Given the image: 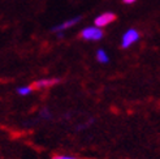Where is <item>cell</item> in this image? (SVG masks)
I'll return each instance as SVG.
<instances>
[{"label": "cell", "instance_id": "9c48e42d", "mask_svg": "<svg viewBox=\"0 0 160 159\" xmlns=\"http://www.w3.org/2000/svg\"><path fill=\"white\" fill-rule=\"evenodd\" d=\"M51 159H79L76 155H69V154H56Z\"/></svg>", "mask_w": 160, "mask_h": 159}, {"label": "cell", "instance_id": "6da1fadb", "mask_svg": "<svg viewBox=\"0 0 160 159\" xmlns=\"http://www.w3.org/2000/svg\"><path fill=\"white\" fill-rule=\"evenodd\" d=\"M79 35H81V38L85 39V41L98 42L104 37V31H103L102 29H99V28H97V26H87V28L81 30V34Z\"/></svg>", "mask_w": 160, "mask_h": 159}, {"label": "cell", "instance_id": "7a4b0ae2", "mask_svg": "<svg viewBox=\"0 0 160 159\" xmlns=\"http://www.w3.org/2000/svg\"><path fill=\"white\" fill-rule=\"evenodd\" d=\"M139 38H141V34L137 29H134V28L128 29L121 38V47L124 50L129 49V47H132L135 42L139 41Z\"/></svg>", "mask_w": 160, "mask_h": 159}, {"label": "cell", "instance_id": "ba28073f", "mask_svg": "<svg viewBox=\"0 0 160 159\" xmlns=\"http://www.w3.org/2000/svg\"><path fill=\"white\" fill-rule=\"evenodd\" d=\"M39 116H41V119H43V120H51L52 112L50 111L48 107H43V108H41V111H39Z\"/></svg>", "mask_w": 160, "mask_h": 159}, {"label": "cell", "instance_id": "52a82bcc", "mask_svg": "<svg viewBox=\"0 0 160 159\" xmlns=\"http://www.w3.org/2000/svg\"><path fill=\"white\" fill-rule=\"evenodd\" d=\"M97 60H98L99 63H102V64H108L109 56H108V54H107L104 50L99 49V50L97 51Z\"/></svg>", "mask_w": 160, "mask_h": 159}, {"label": "cell", "instance_id": "8992f818", "mask_svg": "<svg viewBox=\"0 0 160 159\" xmlns=\"http://www.w3.org/2000/svg\"><path fill=\"white\" fill-rule=\"evenodd\" d=\"M33 91H34V89H33V86H30V85L20 86V87L16 89V93H17L18 95H21V97H26V95H30Z\"/></svg>", "mask_w": 160, "mask_h": 159}, {"label": "cell", "instance_id": "277c9868", "mask_svg": "<svg viewBox=\"0 0 160 159\" xmlns=\"http://www.w3.org/2000/svg\"><path fill=\"white\" fill-rule=\"evenodd\" d=\"M60 82H61V78H59V77L41 78V80H37L33 84V89L34 90H44V89H48V87H52L55 85H59Z\"/></svg>", "mask_w": 160, "mask_h": 159}, {"label": "cell", "instance_id": "30bf717a", "mask_svg": "<svg viewBox=\"0 0 160 159\" xmlns=\"http://www.w3.org/2000/svg\"><path fill=\"white\" fill-rule=\"evenodd\" d=\"M137 0H122V3L124 4H134Z\"/></svg>", "mask_w": 160, "mask_h": 159}, {"label": "cell", "instance_id": "5b68a950", "mask_svg": "<svg viewBox=\"0 0 160 159\" xmlns=\"http://www.w3.org/2000/svg\"><path fill=\"white\" fill-rule=\"evenodd\" d=\"M81 20H82V16H76V17H72V18H69V20H67V21L59 23V25L53 26V28H52V31H53V33H56V34H58V33H64L65 30L73 28L76 23H78Z\"/></svg>", "mask_w": 160, "mask_h": 159}, {"label": "cell", "instance_id": "3957f363", "mask_svg": "<svg viewBox=\"0 0 160 159\" xmlns=\"http://www.w3.org/2000/svg\"><path fill=\"white\" fill-rule=\"evenodd\" d=\"M115 20H116V14H115L113 12H104V13L99 14L98 17H95V20H94L95 25H94V26H97V28H99V29L106 28V26L109 25V23L113 22Z\"/></svg>", "mask_w": 160, "mask_h": 159}]
</instances>
